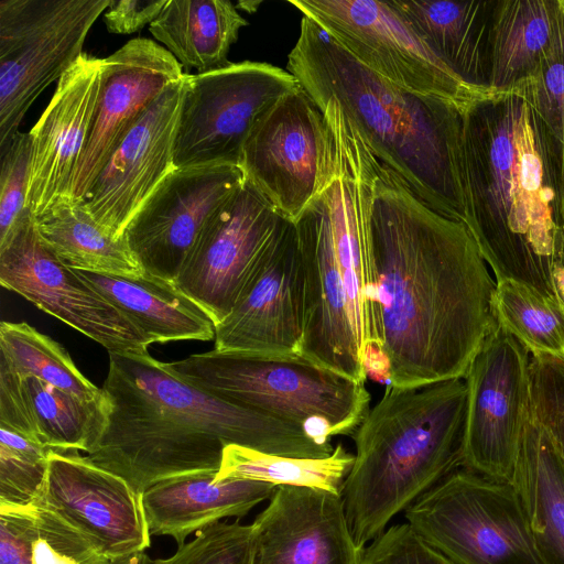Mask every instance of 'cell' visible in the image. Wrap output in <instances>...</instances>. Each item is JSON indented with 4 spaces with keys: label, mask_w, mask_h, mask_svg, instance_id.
<instances>
[{
    "label": "cell",
    "mask_w": 564,
    "mask_h": 564,
    "mask_svg": "<svg viewBox=\"0 0 564 564\" xmlns=\"http://www.w3.org/2000/svg\"><path fill=\"white\" fill-rule=\"evenodd\" d=\"M167 0H117L104 14L108 32L130 34L150 25L160 15Z\"/></svg>",
    "instance_id": "cell-42"
},
{
    "label": "cell",
    "mask_w": 564,
    "mask_h": 564,
    "mask_svg": "<svg viewBox=\"0 0 564 564\" xmlns=\"http://www.w3.org/2000/svg\"><path fill=\"white\" fill-rule=\"evenodd\" d=\"M286 69L315 104L335 101L373 155L426 205L465 224L459 176L462 108L391 84L304 14Z\"/></svg>",
    "instance_id": "cell-4"
},
{
    "label": "cell",
    "mask_w": 564,
    "mask_h": 564,
    "mask_svg": "<svg viewBox=\"0 0 564 564\" xmlns=\"http://www.w3.org/2000/svg\"><path fill=\"white\" fill-rule=\"evenodd\" d=\"M161 44L135 37L102 58L94 120L72 182V205L82 204L113 151L147 107L184 77Z\"/></svg>",
    "instance_id": "cell-19"
},
{
    "label": "cell",
    "mask_w": 564,
    "mask_h": 564,
    "mask_svg": "<svg viewBox=\"0 0 564 564\" xmlns=\"http://www.w3.org/2000/svg\"><path fill=\"white\" fill-rule=\"evenodd\" d=\"M50 451L0 423V507L33 503L46 477Z\"/></svg>",
    "instance_id": "cell-35"
},
{
    "label": "cell",
    "mask_w": 564,
    "mask_h": 564,
    "mask_svg": "<svg viewBox=\"0 0 564 564\" xmlns=\"http://www.w3.org/2000/svg\"><path fill=\"white\" fill-rule=\"evenodd\" d=\"M466 414L464 378L421 388L386 384L352 435L355 460L341 490L359 546L462 468Z\"/></svg>",
    "instance_id": "cell-5"
},
{
    "label": "cell",
    "mask_w": 564,
    "mask_h": 564,
    "mask_svg": "<svg viewBox=\"0 0 564 564\" xmlns=\"http://www.w3.org/2000/svg\"><path fill=\"white\" fill-rule=\"evenodd\" d=\"M251 524L239 520L218 521L195 533L166 558H151L148 564H253Z\"/></svg>",
    "instance_id": "cell-36"
},
{
    "label": "cell",
    "mask_w": 564,
    "mask_h": 564,
    "mask_svg": "<svg viewBox=\"0 0 564 564\" xmlns=\"http://www.w3.org/2000/svg\"><path fill=\"white\" fill-rule=\"evenodd\" d=\"M360 564H457L406 521L388 527L364 549Z\"/></svg>",
    "instance_id": "cell-39"
},
{
    "label": "cell",
    "mask_w": 564,
    "mask_h": 564,
    "mask_svg": "<svg viewBox=\"0 0 564 564\" xmlns=\"http://www.w3.org/2000/svg\"><path fill=\"white\" fill-rule=\"evenodd\" d=\"M105 429L86 455L142 494L180 475L218 473L229 444L301 458L329 456L332 443L303 426L228 402L173 373L150 354L109 352L101 387Z\"/></svg>",
    "instance_id": "cell-3"
},
{
    "label": "cell",
    "mask_w": 564,
    "mask_h": 564,
    "mask_svg": "<svg viewBox=\"0 0 564 564\" xmlns=\"http://www.w3.org/2000/svg\"><path fill=\"white\" fill-rule=\"evenodd\" d=\"M404 518L457 564H546L509 481L458 468L412 503Z\"/></svg>",
    "instance_id": "cell-7"
},
{
    "label": "cell",
    "mask_w": 564,
    "mask_h": 564,
    "mask_svg": "<svg viewBox=\"0 0 564 564\" xmlns=\"http://www.w3.org/2000/svg\"><path fill=\"white\" fill-rule=\"evenodd\" d=\"M0 284L108 352L149 354L151 344L139 328L42 243L29 209L0 241Z\"/></svg>",
    "instance_id": "cell-12"
},
{
    "label": "cell",
    "mask_w": 564,
    "mask_h": 564,
    "mask_svg": "<svg viewBox=\"0 0 564 564\" xmlns=\"http://www.w3.org/2000/svg\"><path fill=\"white\" fill-rule=\"evenodd\" d=\"M149 555L144 552L134 553L128 556L109 560L106 564H148Z\"/></svg>",
    "instance_id": "cell-43"
},
{
    "label": "cell",
    "mask_w": 564,
    "mask_h": 564,
    "mask_svg": "<svg viewBox=\"0 0 564 564\" xmlns=\"http://www.w3.org/2000/svg\"><path fill=\"white\" fill-rule=\"evenodd\" d=\"M253 564H360L340 494L278 486L251 523Z\"/></svg>",
    "instance_id": "cell-22"
},
{
    "label": "cell",
    "mask_w": 564,
    "mask_h": 564,
    "mask_svg": "<svg viewBox=\"0 0 564 564\" xmlns=\"http://www.w3.org/2000/svg\"><path fill=\"white\" fill-rule=\"evenodd\" d=\"M102 58L83 53L57 80L29 131L32 159L26 208L34 218L72 205V182L94 120Z\"/></svg>",
    "instance_id": "cell-21"
},
{
    "label": "cell",
    "mask_w": 564,
    "mask_h": 564,
    "mask_svg": "<svg viewBox=\"0 0 564 564\" xmlns=\"http://www.w3.org/2000/svg\"><path fill=\"white\" fill-rule=\"evenodd\" d=\"M498 326L530 354L564 358V303L513 280L496 282Z\"/></svg>",
    "instance_id": "cell-33"
},
{
    "label": "cell",
    "mask_w": 564,
    "mask_h": 564,
    "mask_svg": "<svg viewBox=\"0 0 564 564\" xmlns=\"http://www.w3.org/2000/svg\"><path fill=\"white\" fill-rule=\"evenodd\" d=\"M0 370L36 377L84 401L106 399L102 389L79 371L61 344L25 322H1Z\"/></svg>",
    "instance_id": "cell-32"
},
{
    "label": "cell",
    "mask_w": 564,
    "mask_h": 564,
    "mask_svg": "<svg viewBox=\"0 0 564 564\" xmlns=\"http://www.w3.org/2000/svg\"><path fill=\"white\" fill-rule=\"evenodd\" d=\"M300 87L288 69L262 62L186 74L174 138L175 167L238 165L256 122Z\"/></svg>",
    "instance_id": "cell-9"
},
{
    "label": "cell",
    "mask_w": 564,
    "mask_h": 564,
    "mask_svg": "<svg viewBox=\"0 0 564 564\" xmlns=\"http://www.w3.org/2000/svg\"><path fill=\"white\" fill-rule=\"evenodd\" d=\"M107 413V399L84 401L36 377L0 370V423L51 449L88 454Z\"/></svg>",
    "instance_id": "cell-24"
},
{
    "label": "cell",
    "mask_w": 564,
    "mask_h": 564,
    "mask_svg": "<svg viewBox=\"0 0 564 564\" xmlns=\"http://www.w3.org/2000/svg\"><path fill=\"white\" fill-rule=\"evenodd\" d=\"M347 124L364 191L388 383L421 388L464 378L498 328L496 281L467 226L426 205Z\"/></svg>",
    "instance_id": "cell-1"
},
{
    "label": "cell",
    "mask_w": 564,
    "mask_h": 564,
    "mask_svg": "<svg viewBox=\"0 0 564 564\" xmlns=\"http://www.w3.org/2000/svg\"><path fill=\"white\" fill-rule=\"evenodd\" d=\"M434 55L462 82L489 89L492 0H391Z\"/></svg>",
    "instance_id": "cell-25"
},
{
    "label": "cell",
    "mask_w": 564,
    "mask_h": 564,
    "mask_svg": "<svg viewBox=\"0 0 564 564\" xmlns=\"http://www.w3.org/2000/svg\"><path fill=\"white\" fill-rule=\"evenodd\" d=\"M35 510L0 507V564H33Z\"/></svg>",
    "instance_id": "cell-41"
},
{
    "label": "cell",
    "mask_w": 564,
    "mask_h": 564,
    "mask_svg": "<svg viewBox=\"0 0 564 564\" xmlns=\"http://www.w3.org/2000/svg\"><path fill=\"white\" fill-rule=\"evenodd\" d=\"M510 91L522 97L550 131L560 151L564 183V0H557L551 40L534 72Z\"/></svg>",
    "instance_id": "cell-34"
},
{
    "label": "cell",
    "mask_w": 564,
    "mask_h": 564,
    "mask_svg": "<svg viewBox=\"0 0 564 564\" xmlns=\"http://www.w3.org/2000/svg\"><path fill=\"white\" fill-rule=\"evenodd\" d=\"M112 0H0V150L40 94L84 53Z\"/></svg>",
    "instance_id": "cell-8"
},
{
    "label": "cell",
    "mask_w": 564,
    "mask_h": 564,
    "mask_svg": "<svg viewBox=\"0 0 564 564\" xmlns=\"http://www.w3.org/2000/svg\"><path fill=\"white\" fill-rule=\"evenodd\" d=\"M355 455L341 444L322 458H301L274 455L249 447L225 446L215 480L250 479L274 486H299L340 494L352 467Z\"/></svg>",
    "instance_id": "cell-31"
},
{
    "label": "cell",
    "mask_w": 564,
    "mask_h": 564,
    "mask_svg": "<svg viewBox=\"0 0 564 564\" xmlns=\"http://www.w3.org/2000/svg\"><path fill=\"white\" fill-rule=\"evenodd\" d=\"M303 267L295 225L285 219L229 315L216 325L219 354L300 356Z\"/></svg>",
    "instance_id": "cell-17"
},
{
    "label": "cell",
    "mask_w": 564,
    "mask_h": 564,
    "mask_svg": "<svg viewBox=\"0 0 564 564\" xmlns=\"http://www.w3.org/2000/svg\"><path fill=\"white\" fill-rule=\"evenodd\" d=\"M182 380L228 402L303 426L314 438L352 436L369 411L365 383L301 356L194 354L166 362Z\"/></svg>",
    "instance_id": "cell-6"
},
{
    "label": "cell",
    "mask_w": 564,
    "mask_h": 564,
    "mask_svg": "<svg viewBox=\"0 0 564 564\" xmlns=\"http://www.w3.org/2000/svg\"><path fill=\"white\" fill-rule=\"evenodd\" d=\"M75 271L121 311L150 344L215 339L214 321L174 282L147 273L121 276Z\"/></svg>",
    "instance_id": "cell-26"
},
{
    "label": "cell",
    "mask_w": 564,
    "mask_h": 564,
    "mask_svg": "<svg viewBox=\"0 0 564 564\" xmlns=\"http://www.w3.org/2000/svg\"><path fill=\"white\" fill-rule=\"evenodd\" d=\"M200 471L160 480L142 492L151 535L171 536L178 546L193 533L226 518H242L269 500L276 486L250 479L215 480Z\"/></svg>",
    "instance_id": "cell-23"
},
{
    "label": "cell",
    "mask_w": 564,
    "mask_h": 564,
    "mask_svg": "<svg viewBox=\"0 0 564 564\" xmlns=\"http://www.w3.org/2000/svg\"><path fill=\"white\" fill-rule=\"evenodd\" d=\"M534 416L549 430L564 458V358L539 362L531 372Z\"/></svg>",
    "instance_id": "cell-40"
},
{
    "label": "cell",
    "mask_w": 564,
    "mask_h": 564,
    "mask_svg": "<svg viewBox=\"0 0 564 564\" xmlns=\"http://www.w3.org/2000/svg\"><path fill=\"white\" fill-rule=\"evenodd\" d=\"M530 358L498 326L471 360L464 377L467 414L462 468L510 482L532 412Z\"/></svg>",
    "instance_id": "cell-13"
},
{
    "label": "cell",
    "mask_w": 564,
    "mask_h": 564,
    "mask_svg": "<svg viewBox=\"0 0 564 564\" xmlns=\"http://www.w3.org/2000/svg\"><path fill=\"white\" fill-rule=\"evenodd\" d=\"M285 219L245 178L203 226L175 284L219 324L256 274Z\"/></svg>",
    "instance_id": "cell-14"
},
{
    "label": "cell",
    "mask_w": 564,
    "mask_h": 564,
    "mask_svg": "<svg viewBox=\"0 0 564 564\" xmlns=\"http://www.w3.org/2000/svg\"><path fill=\"white\" fill-rule=\"evenodd\" d=\"M34 221L42 243L74 270L121 276L144 273L126 238L107 232L82 204L61 207Z\"/></svg>",
    "instance_id": "cell-30"
},
{
    "label": "cell",
    "mask_w": 564,
    "mask_h": 564,
    "mask_svg": "<svg viewBox=\"0 0 564 564\" xmlns=\"http://www.w3.org/2000/svg\"><path fill=\"white\" fill-rule=\"evenodd\" d=\"M293 223L304 280L303 333L299 355L319 367L365 383L367 373L349 318L323 192Z\"/></svg>",
    "instance_id": "cell-18"
},
{
    "label": "cell",
    "mask_w": 564,
    "mask_h": 564,
    "mask_svg": "<svg viewBox=\"0 0 564 564\" xmlns=\"http://www.w3.org/2000/svg\"><path fill=\"white\" fill-rule=\"evenodd\" d=\"M510 484L546 564H564V458L549 430L531 412Z\"/></svg>",
    "instance_id": "cell-27"
},
{
    "label": "cell",
    "mask_w": 564,
    "mask_h": 564,
    "mask_svg": "<svg viewBox=\"0 0 564 564\" xmlns=\"http://www.w3.org/2000/svg\"><path fill=\"white\" fill-rule=\"evenodd\" d=\"M35 510L33 564H106L94 543L55 511L32 503Z\"/></svg>",
    "instance_id": "cell-37"
},
{
    "label": "cell",
    "mask_w": 564,
    "mask_h": 564,
    "mask_svg": "<svg viewBox=\"0 0 564 564\" xmlns=\"http://www.w3.org/2000/svg\"><path fill=\"white\" fill-rule=\"evenodd\" d=\"M238 165L175 169L140 207L124 238L144 273L175 283L208 218L240 187Z\"/></svg>",
    "instance_id": "cell-15"
},
{
    "label": "cell",
    "mask_w": 564,
    "mask_h": 564,
    "mask_svg": "<svg viewBox=\"0 0 564 564\" xmlns=\"http://www.w3.org/2000/svg\"><path fill=\"white\" fill-rule=\"evenodd\" d=\"M364 66L410 93L459 108L489 93L462 82L416 35L405 19L379 0H290Z\"/></svg>",
    "instance_id": "cell-10"
},
{
    "label": "cell",
    "mask_w": 564,
    "mask_h": 564,
    "mask_svg": "<svg viewBox=\"0 0 564 564\" xmlns=\"http://www.w3.org/2000/svg\"><path fill=\"white\" fill-rule=\"evenodd\" d=\"M0 241H3L28 209L32 159L30 132L15 133L0 150Z\"/></svg>",
    "instance_id": "cell-38"
},
{
    "label": "cell",
    "mask_w": 564,
    "mask_h": 564,
    "mask_svg": "<svg viewBox=\"0 0 564 564\" xmlns=\"http://www.w3.org/2000/svg\"><path fill=\"white\" fill-rule=\"evenodd\" d=\"M248 21L227 0H167L149 25L181 65L207 73L231 64L230 47Z\"/></svg>",
    "instance_id": "cell-28"
},
{
    "label": "cell",
    "mask_w": 564,
    "mask_h": 564,
    "mask_svg": "<svg viewBox=\"0 0 564 564\" xmlns=\"http://www.w3.org/2000/svg\"><path fill=\"white\" fill-rule=\"evenodd\" d=\"M33 502L79 529L108 560L151 545L142 494L77 451H50L46 477Z\"/></svg>",
    "instance_id": "cell-16"
},
{
    "label": "cell",
    "mask_w": 564,
    "mask_h": 564,
    "mask_svg": "<svg viewBox=\"0 0 564 564\" xmlns=\"http://www.w3.org/2000/svg\"><path fill=\"white\" fill-rule=\"evenodd\" d=\"M459 176L465 225L495 274L560 300L564 183L558 148L534 109L489 91L462 110Z\"/></svg>",
    "instance_id": "cell-2"
},
{
    "label": "cell",
    "mask_w": 564,
    "mask_h": 564,
    "mask_svg": "<svg viewBox=\"0 0 564 564\" xmlns=\"http://www.w3.org/2000/svg\"><path fill=\"white\" fill-rule=\"evenodd\" d=\"M557 0L495 1L489 32L491 91H510L534 72L547 47Z\"/></svg>",
    "instance_id": "cell-29"
},
{
    "label": "cell",
    "mask_w": 564,
    "mask_h": 564,
    "mask_svg": "<svg viewBox=\"0 0 564 564\" xmlns=\"http://www.w3.org/2000/svg\"><path fill=\"white\" fill-rule=\"evenodd\" d=\"M238 166L292 221L322 192L333 169L332 137L324 113L302 87L283 96L256 122Z\"/></svg>",
    "instance_id": "cell-11"
},
{
    "label": "cell",
    "mask_w": 564,
    "mask_h": 564,
    "mask_svg": "<svg viewBox=\"0 0 564 564\" xmlns=\"http://www.w3.org/2000/svg\"><path fill=\"white\" fill-rule=\"evenodd\" d=\"M185 75L141 113L82 203L95 221L117 239L124 237L140 207L176 169L173 148Z\"/></svg>",
    "instance_id": "cell-20"
}]
</instances>
